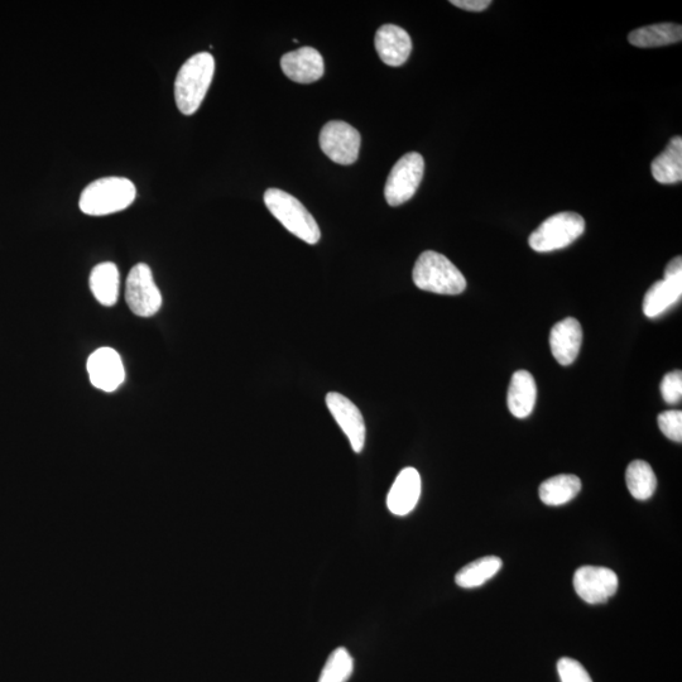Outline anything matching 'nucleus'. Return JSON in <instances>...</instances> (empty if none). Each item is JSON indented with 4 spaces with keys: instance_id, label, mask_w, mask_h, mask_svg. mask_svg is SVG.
Listing matches in <instances>:
<instances>
[{
    "instance_id": "f03ea898",
    "label": "nucleus",
    "mask_w": 682,
    "mask_h": 682,
    "mask_svg": "<svg viewBox=\"0 0 682 682\" xmlns=\"http://www.w3.org/2000/svg\"><path fill=\"white\" fill-rule=\"evenodd\" d=\"M137 198V187L126 177H102L81 192L79 208L90 216H105L129 208Z\"/></svg>"
},
{
    "instance_id": "5701e85b",
    "label": "nucleus",
    "mask_w": 682,
    "mask_h": 682,
    "mask_svg": "<svg viewBox=\"0 0 682 682\" xmlns=\"http://www.w3.org/2000/svg\"><path fill=\"white\" fill-rule=\"evenodd\" d=\"M626 483L632 497L638 501H647L657 488V478L651 465L643 460L632 461L626 472Z\"/></svg>"
},
{
    "instance_id": "9d476101",
    "label": "nucleus",
    "mask_w": 682,
    "mask_h": 682,
    "mask_svg": "<svg viewBox=\"0 0 682 682\" xmlns=\"http://www.w3.org/2000/svg\"><path fill=\"white\" fill-rule=\"evenodd\" d=\"M89 378L95 388L103 392H114L126 381V368L117 350L100 348L88 359Z\"/></svg>"
},
{
    "instance_id": "cd10ccee",
    "label": "nucleus",
    "mask_w": 682,
    "mask_h": 682,
    "mask_svg": "<svg viewBox=\"0 0 682 682\" xmlns=\"http://www.w3.org/2000/svg\"><path fill=\"white\" fill-rule=\"evenodd\" d=\"M453 6L469 12H483L491 6V0H451Z\"/></svg>"
},
{
    "instance_id": "a878e982",
    "label": "nucleus",
    "mask_w": 682,
    "mask_h": 682,
    "mask_svg": "<svg viewBox=\"0 0 682 682\" xmlns=\"http://www.w3.org/2000/svg\"><path fill=\"white\" fill-rule=\"evenodd\" d=\"M659 426L666 437L681 443L682 441V412L677 410L662 412L659 416Z\"/></svg>"
},
{
    "instance_id": "bb28decb",
    "label": "nucleus",
    "mask_w": 682,
    "mask_h": 682,
    "mask_svg": "<svg viewBox=\"0 0 682 682\" xmlns=\"http://www.w3.org/2000/svg\"><path fill=\"white\" fill-rule=\"evenodd\" d=\"M661 395L669 405H676L682 397V373L674 371L666 374L661 382Z\"/></svg>"
},
{
    "instance_id": "6e6552de",
    "label": "nucleus",
    "mask_w": 682,
    "mask_h": 682,
    "mask_svg": "<svg viewBox=\"0 0 682 682\" xmlns=\"http://www.w3.org/2000/svg\"><path fill=\"white\" fill-rule=\"evenodd\" d=\"M360 143L362 138L357 129L341 120H333L321 129V150L339 165H353L358 160Z\"/></svg>"
},
{
    "instance_id": "f3484780",
    "label": "nucleus",
    "mask_w": 682,
    "mask_h": 682,
    "mask_svg": "<svg viewBox=\"0 0 682 682\" xmlns=\"http://www.w3.org/2000/svg\"><path fill=\"white\" fill-rule=\"evenodd\" d=\"M682 296V277L664 278L647 291L643 300V312L647 318H659L680 301Z\"/></svg>"
},
{
    "instance_id": "f257e3e1",
    "label": "nucleus",
    "mask_w": 682,
    "mask_h": 682,
    "mask_svg": "<svg viewBox=\"0 0 682 682\" xmlns=\"http://www.w3.org/2000/svg\"><path fill=\"white\" fill-rule=\"evenodd\" d=\"M215 74V60L208 52L191 56L177 72L175 100L184 115L198 112L208 94Z\"/></svg>"
},
{
    "instance_id": "dca6fc26",
    "label": "nucleus",
    "mask_w": 682,
    "mask_h": 682,
    "mask_svg": "<svg viewBox=\"0 0 682 682\" xmlns=\"http://www.w3.org/2000/svg\"><path fill=\"white\" fill-rule=\"evenodd\" d=\"M537 387L535 378L527 371L513 374L508 388L507 403L509 411L517 419H526L536 405Z\"/></svg>"
},
{
    "instance_id": "0eeeda50",
    "label": "nucleus",
    "mask_w": 682,
    "mask_h": 682,
    "mask_svg": "<svg viewBox=\"0 0 682 682\" xmlns=\"http://www.w3.org/2000/svg\"><path fill=\"white\" fill-rule=\"evenodd\" d=\"M129 309L139 318H152L162 306L160 288L156 285L150 266L138 263L129 272L126 285Z\"/></svg>"
},
{
    "instance_id": "2eb2a0df",
    "label": "nucleus",
    "mask_w": 682,
    "mask_h": 682,
    "mask_svg": "<svg viewBox=\"0 0 682 682\" xmlns=\"http://www.w3.org/2000/svg\"><path fill=\"white\" fill-rule=\"evenodd\" d=\"M581 343H583V329L579 321L574 318L560 321L551 330V352L561 365H570L575 362Z\"/></svg>"
},
{
    "instance_id": "393cba45",
    "label": "nucleus",
    "mask_w": 682,
    "mask_h": 682,
    "mask_svg": "<svg viewBox=\"0 0 682 682\" xmlns=\"http://www.w3.org/2000/svg\"><path fill=\"white\" fill-rule=\"evenodd\" d=\"M561 682H593L580 662L564 657L557 664Z\"/></svg>"
},
{
    "instance_id": "aec40b11",
    "label": "nucleus",
    "mask_w": 682,
    "mask_h": 682,
    "mask_svg": "<svg viewBox=\"0 0 682 682\" xmlns=\"http://www.w3.org/2000/svg\"><path fill=\"white\" fill-rule=\"evenodd\" d=\"M682 27L675 23L651 24L629 33L628 41L640 48H653L681 42Z\"/></svg>"
},
{
    "instance_id": "20e7f679",
    "label": "nucleus",
    "mask_w": 682,
    "mask_h": 682,
    "mask_svg": "<svg viewBox=\"0 0 682 682\" xmlns=\"http://www.w3.org/2000/svg\"><path fill=\"white\" fill-rule=\"evenodd\" d=\"M264 204L271 214L295 237L307 244H316L321 238L318 223L304 205L294 196L278 189L264 192Z\"/></svg>"
},
{
    "instance_id": "1a4fd4ad",
    "label": "nucleus",
    "mask_w": 682,
    "mask_h": 682,
    "mask_svg": "<svg viewBox=\"0 0 682 682\" xmlns=\"http://www.w3.org/2000/svg\"><path fill=\"white\" fill-rule=\"evenodd\" d=\"M618 576L613 570L600 566H583L574 575V589L585 603L603 604L617 593Z\"/></svg>"
},
{
    "instance_id": "f8f14e48",
    "label": "nucleus",
    "mask_w": 682,
    "mask_h": 682,
    "mask_svg": "<svg viewBox=\"0 0 682 682\" xmlns=\"http://www.w3.org/2000/svg\"><path fill=\"white\" fill-rule=\"evenodd\" d=\"M281 67L288 79L299 84L315 83L324 75L323 56L312 47L288 52L281 59Z\"/></svg>"
},
{
    "instance_id": "9b49d317",
    "label": "nucleus",
    "mask_w": 682,
    "mask_h": 682,
    "mask_svg": "<svg viewBox=\"0 0 682 682\" xmlns=\"http://www.w3.org/2000/svg\"><path fill=\"white\" fill-rule=\"evenodd\" d=\"M326 406L340 429L347 435L355 453H362L365 444V424L359 408L349 398L336 392H330L326 396Z\"/></svg>"
},
{
    "instance_id": "a211bd4d",
    "label": "nucleus",
    "mask_w": 682,
    "mask_h": 682,
    "mask_svg": "<svg viewBox=\"0 0 682 682\" xmlns=\"http://www.w3.org/2000/svg\"><path fill=\"white\" fill-rule=\"evenodd\" d=\"M90 290L96 301L103 306L112 307L119 299L120 275L117 264L104 262L91 271Z\"/></svg>"
},
{
    "instance_id": "412c9836",
    "label": "nucleus",
    "mask_w": 682,
    "mask_h": 682,
    "mask_svg": "<svg viewBox=\"0 0 682 682\" xmlns=\"http://www.w3.org/2000/svg\"><path fill=\"white\" fill-rule=\"evenodd\" d=\"M581 491V480L576 475L561 474L541 484L540 498L546 506H563L573 501Z\"/></svg>"
},
{
    "instance_id": "7ed1b4c3",
    "label": "nucleus",
    "mask_w": 682,
    "mask_h": 682,
    "mask_svg": "<svg viewBox=\"0 0 682 682\" xmlns=\"http://www.w3.org/2000/svg\"><path fill=\"white\" fill-rule=\"evenodd\" d=\"M413 282L422 291L439 295H460L467 288V280L443 254L426 251L413 268Z\"/></svg>"
},
{
    "instance_id": "4468645a",
    "label": "nucleus",
    "mask_w": 682,
    "mask_h": 682,
    "mask_svg": "<svg viewBox=\"0 0 682 682\" xmlns=\"http://www.w3.org/2000/svg\"><path fill=\"white\" fill-rule=\"evenodd\" d=\"M421 477L413 468L403 469L393 483L387 497L389 512L395 516H407L416 508L421 496Z\"/></svg>"
},
{
    "instance_id": "423d86ee",
    "label": "nucleus",
    "mask_w": 682,
    "mask_h": 682,
    "mask_svg": "<svg viewBox=\"0 0 682 682\" xmlns=\"http://www.w3.org/2000/svg\"><path fill=\"white\" fill-rule=\"evenodd\" d=\"M425 161L420 153L411 152L398 160L388 176L384 198L388 205L400 206L415 196L424 177Z\"/></svg>"
},
{
    "instance_id": "4be33fe9",
    "label": "nucleus",
    "mask_w": 682,
    "mask_h": 682,
    "mask_svg": "<svg viewBox=\"0 0 682 682\" xmlns=\"http://www.w3.org/2000/svg\"><path fill=\"white\" fill-rule=\"evenodd\" d=\"M502 560L497 556H485L465 565L455 576L456 584L460 588L473 589L482 587L488 580L494 578L502 568Z\"/></svg>"
},
{
    "instance_id": "6ab92c4d",
    "label": "nucleus",
    "mask_w": 682,
    "mask_h": 682,
    "mask_svg": "<svg viewBox=\"0 0 682 682\" xmlns=\"http://www.w3.org/2000/svg\"><path fill=\"white\" fill-rule=\"evenodd\" d=\"M652 176L662 185L679 184L682 181V139L671 138L665 151L657 156L651 166Z\"/></svg>"
},
{
    "instance_id": "c85d7f7f",
    "label": "nucleus",
    "mask_w": 682,
    "mask_h": 682,
    "mask_svg": "<svg viewBox=\"0 0 682 682\" xmlns=\"http://www.w3.org/2000/svg\"><path fill=\"white\" fill-rule=\"evenodd\" d=\"M682 277V259L681 257H676L667 264L665 270V278H676Z\"/></svg>"
},
{
    "instance_id": "39448f33",
    "label": "nucleus",
    "mask_w": 682,
    "mask_h": 682,
    "mask_svg": "<svg viewBox=\"0 0 682 682\" xmlns=\"http://www.w3.org/2000/svg\"><path fill=\"white\" fill-rule=\"evenodd\" d=\"M585 232L583 216L570 213H559L550 216L531 234L528 244L533 251L547 253L569 247Z\"/></svg>"
},
{
    "instance_id": "ddd939ff",
    "label": "nucleus",
    "mask_w": 682,
    "mask_h": 682,
    "mask_svg": "<svg viewBox=\"0 0 682 682\" xmlns=\"http://www.w3.org/2000/svg\"><path fill=\"white\" fill-rule=\"evenodd\" d=\"M376 50L384 64L398 67L405 64L412 51L410 35L396 24H384L376 33Z\"/></svg>"
},
{
    "instance_id": "b1692460",
    "label": "nucleus",
    "mask_w": 682,
    "mask_h": 682,
    "mask_svg": "<svg viewBox=\"0 0 682 682\" xmlns=\"http://www.w3.org/2000/svg\"><path fill=\"white\" fill-rule=\"evenodd\" d=\"M353 670V657L350 656L347 648H336L326 661L319 682H347L352 676Z\"/></svg>"
}]
</instances>
